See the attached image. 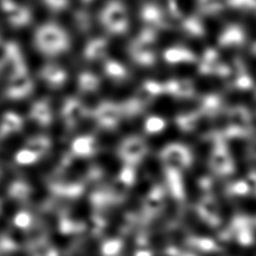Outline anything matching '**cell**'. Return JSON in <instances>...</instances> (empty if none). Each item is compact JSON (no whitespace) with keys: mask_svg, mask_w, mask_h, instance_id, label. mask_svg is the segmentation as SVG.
<instances>
[]
</instances>
